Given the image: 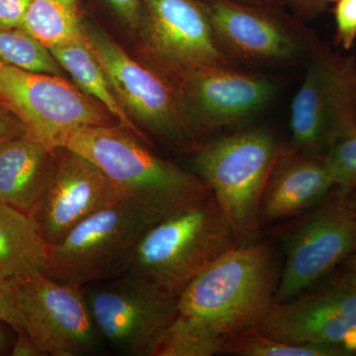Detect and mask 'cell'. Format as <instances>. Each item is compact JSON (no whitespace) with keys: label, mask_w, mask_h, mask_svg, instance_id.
I'll return each instance as SVG.
<instances>
[{"label":"cell","mask_w":356,"mask_h":356,"mask_svg":"<svg viewBox=\"0 0 356 356\" xmlns=\"http://www.w3.org/2000/svg\"><path fill=\"white\" fill-rule=\"evenodd\" d=\"M280 275L267 243L228 252L185 288L177 317L151 356L222 355L227 344L261 324L274 303Z\"/></svg>","instance_id":"1"},{"label":"cell","mask_w":356,"mask_h":356,"mask_svg":"<svg viewBox=\"0 0 356 356\" xmlns=\"http://www.w3.org/2000/svg\"><path fill=\"white\" fill-rule=\"evenodd\" d=\"M238 247L228 218L211 193L147 229L125 273L179 297L192 281Z\"/></svg>","instance_id":"2"},{"label":"cell","mask_w":356,"mask_h":356,"mask_svg":"<svg viewBox=\"0 0 356 356\" xmlns=\"http://www.w3.org/2000/svg\"><path fill=\"white\" fill-rule=\"evenodd\" d=\"M135 134L111 125L77 128L58 147L97 166L119 188L166 217L211 194L196 173L152 153Z\"/></svg>","instance_id":"3"},{"label":"cell","mask_w":356,"mask_h":356,"mask_svg":"<svg viewBox=\"0 0 356 356\" xmlns=\"http://www.w3.org/2000/svg\"><path fill=\"white\" fill-rule=\"evenodd\" d=\"M135 197H126L79 222L60 242L47 243L44 275L81 289L125 273L136 245L163 219Z\"/></svg>","instance_id":"4"},{"label":"cell","mask_w":356,"mask_h":356,"mask_svg":"<svg viewBox=\"0 0 356 356\" xmlns=\"http://www.w3.org/2000/svg\"><path fill=\"white\" fill-rule=\"evenodd\" d=\"M281 151L273 134L257 128L211 140L194 156V173L221 206L240 247L254 243L261 229L262 196Z\"/></svg>","instance_id":"5"},{"label":"cell","mask_w":356,"mask_h":356,"mask_svg":"<svg viewBox=\"0 0 356 356\" xmlns=\"http://www.w3.org/2000/svg\"><path fill=\"white\" fill-rule=\"evenodd\" d=\"M292 149L325 156L356 132V58L318 43L290 115Z\"/></svg>","instance_id":"6"},{"label":"cell","mask_w":356,"mask_h":356,"mask_svg":"<svg viewBox=\"0 0 356 356\" xmlns=\"http://www.w3.org/2000/svg\"><path fill=\"white\" fill-rule=\"evenodd\" d=\"M0 100L22 121L29 137L50 149L77 128L110 125L107 110L62 77L1 63Z\"/></svg>","instance_id":"7"},{"label":"cell","mask_w":356,"mask_h":356,"mask_svg":"<svg viewBox=\"0 0 356 356\" xmlns=\"http://www.w3.org/2000/svg\"><path fill=\"white\" fill-rule=\"evenodd\" d=\"M355 254L356 218L346 205L343 192L334 187L288 238L274 303L309 291Z\"/></svg>","instance_id":"8"},{"label":"cell","mask_w":356,"mask_h":356,"mask_svg":"<svg viewBox=\"0 0 356 356\" xmlns=\"http://www.w3.org/2000/svg\"><path fill=\"white\" fill-rule=\"evenodd\" d=\"M86 37L124 108L151 132L181 139L195 132L184 95L175 79L140 64L120 44L91 28Z\"/></svg>","instance_id":"9"},{"label":"cell","mask_w":356,"mask_h":356,"mask_svg":"<svg viewBox=\"0 0 356 356\" xmlns=\"http://www.w3.org/2000/svg\"><path fill=\"white\" fill-rule=\"evenodd\" d=\"M178 298L129 273L86 296L102 337L129 355L149 356L177 317Z\"/></svg>","instance_id":"10"},{"label":"cell","mask_w":356,"mask_h":356,"mask_svg":"<svg viewBox=\"0 0 356 356\" xmlns=\"http://www.w3.org/2000/svg\"><path fill=\"white\" fill-rule=\"evenodd\" d=\"M257 329L281 341L356 356V282L332 274L318 289L273 303Z\"/></svg>","instance_id":"11"},{"label":"cell","mask_w":356,"mask_h":356,"mask_svg":"<svg viewBox=\"0 0 356 356\" xmlns=\"http://www.w3.org/2000/svg\"><path fill=\"white\" fill-rule=\"evenodd\" d=\"M25 321L26 331L44 355L77 356L93 353L102 337L79 288L40 273L8 280Z\"/></svg>","instance_id":"12"},{"label":"cell","mask_w":356,"mask_h":356,"mask_svg":"<svg viewBox=\"0 0 356 356\" xmlns=\"http://www.w3.org/2000/svg\"><path fill=\"white\" fill-rule=\"evenodd\" d=\"M218 41L234 62L293 64L318 42L266 6L235 0L201 1Z\"/></svg>","instance_id":"13"},{"label":"cell","mask_w":356,"mask_h":356,"mask_svg":"<svg viewBox=\"0 0 356 356\" xmlns=\"http://www.w3.org/2000/svg\"><path fill=\"white\" fill-rule=\"evenodd\" d=\"M184 95L196 131L240 123L268 106L278 86L270 77L226 65L165 70Z\"/></svg>","instance_id":"14"},{"label":"cell","mask_w":356,"mask_h":356,"mask_svg":"<svg viewBox=\"0 0 356 356\" xmlns=\"http://www.w3.org/2000/svg\"><path fill=\"white\" fill-rule=\"evenodd\" d=\"M129 197L100 168L65 147H56L53 170L35 221L47 243L60 242L79 222Z\"/></svg>","instance_id":"15"},{"label":"cell","mask_w":356,"mask_h":356,"mask_svg":"<svg viewBox=\"0 0 356 356\" xmlns=\"http://www.w3.org/2000/svg\"><path fill=\"white\" fill-rule=\"evenodd\" d=\"M147 46L165 70L197 65L236 67L218 41L197 0H144Z\"/></svg>","instance_id":"16"},{"label":"cell","mask_w":356,"mask_h":356,"mask_svg":"<svg viewBox=\"0 0 356 356\" xmlns=\"http://www.w3.org/2000/svg\"><path fill=\"white\" fill-rule=\"evenodd\" d=\"M334 189L325 156L282 149L262 196L261 226L313 209Z\"/></svg>","instance_id":"17"},{"label":"cell","mask_w":356,"mask_h":356,"mask_svg":"<svg viewBox=\"0 0 356 356\" xmlns=\"http://www.w3.org/2000/svg\"><path fill=\"white\" fill-rule=\"evenodd\" d=\"M55 149L28 135L0 144V202L34 218L53 170Z\"/></svg>","instance_id":"18"},{"label":"cell","mask_w":356,"mask_h":356,"mask_svg":"<svg viewBox=\"0 0 356 356\" xmlns=\"http://www.w3.org/2000/svg\"><path fill=\"white\" fill-rule=\"evenodd\" d=\"M46 250L34 218L0 202V275L21 280L43 273Z\"/></svg>","instance_id":"19"},{"label":"cell","mask_w":356,"mask_h":356,"mask_svg":"<svg viewBox=\"0 0 356 356\" xmlns=\"http://www.w3.org/2000/svg\"><path fill=\"white\" fill-rule=\"evenodd\" d=\"M54 57L69 72L83 92L100 103L122 127L145 139L144 133L131 118L123 105L115 95L108 77L96 58L88 37H83L58 44L50 49Z\"/></svg>","instance_id":"20"},{"label":"cell","mask_w":356,"mask_h":356,"mask_svg":"<svg viewBox=\"0 0 356 356\" xmlns=\"http://www.w3.org/2000/svg\"><path fill=\"white\" fill-rule=\"evenodd\" d=\"M20 28L49 50L86 36L76 0H33Z\"/></svg>","instance_id":"21"},{"label":"cell","mask_w":356,"mask_h":356,"mask_svg":"<svg viewBox=\"0 0 356 356\" xmlns=\"http://www.w3.org/2000/svg\"><path fill=\"white\" fill-rule=\"evenodd\" d=\"M0 63L51 76H60L64 70L46 46L21 28L0 27Z\"/></svg>","instance_id":"22"},{"label":"cell","mask_w":356,"mask_h":356,"mask_svg":"<svg viewBox=\"0 0 356 356\" xmlns=\"http://www.w3.org/2000/svg\"><path fill=\"white\" fill-rule=\"evenodd\" d=\"M238 356H343L327 346L300 344L267 336L257 327L243 332L227 344L222 355Z\"/></svg>","instance_id":"23"},{"label":"cell","mask_w":356,"mask_h":356,"mask_svg":"<svg viewBox=\"0 0 356 356\" xmlns=\"http://www.w3.org/2000/svg\"><path fill=\"white\" fill-rule=\"evenodd\" d=\"M325 159L334 187L341 191L356 188V132L337 140Z\"/></svg>","instance_id":"24"},{"label":"cell","mask_w":356,"mask_h":356,"mask_svg":"<svg viewBox=\"0 0 356 356\" xmlns=\"http://www.w3.org/2000/svg\"><path fill=\"white\" fill-rule=\"evenodd\" d=\"M337 42L350 50L356 41V0H334Z\"/></svg>","instance_id":"25"},{"label":"cell","mask_w":356,"mask_h":356,"mask_svg":"<svg viewBox=\"0 0 356 356\" xmlns=\"http://www.w3.org/2000/svg\"><path fill=\"white\" fill-rule=\"evenodd\" d=\"M0 322L8 325L16 334H27L15 294L8 280L0 275Z\"/></svg>","instance_id":"26"},{"label":"cell","mask_w":356,"mask_h":356,"mask_svg":"<svg viewBox=\"0 0 356 356\" xmlns=\"http://www.w3.org/2000/svg\"><path fill=\"white\" fill-rule=\"evenodd\" d=\"M33 0H0V27L20 28Z\"/></svg>","instance_id":"27"},{"label":"cell","mask_w":356,"mask_h":356,"mask_svg":"<svg viewBox=\"0 0 356 356\" xmlns=\"http://www.w3.org/2000/svg\"><path fill=\"white\" fill-rule=\"evenodd\" d=\"M24 135H27L24 124L0 100V144Z\"/></svg>","instance_id":"28"},{"label":"cell","mask_w":356,"mask_h":356,"mask_svg":"<svg viewBox=\"0 0 356 356\" xmlns=\"http://www.w3.org/2000/svg\"><path fill=\"white\" fill-rule=\"evenodd\" d=\"M115 10L128 24L137 27L142 18L140 0H108Z\"/></svg>","instance_id":"29"},{"label":"cell","mask_w":356,"mask_h":356,"mask_svg":"<svg viewBox=\"0 0 356 356\" xmlns=\"http://www.w3.org/2000/svg\"><path fill=\"white\" fill-rule=\"evenodd\" d=\"M13 356H41L43 351L35 343L34 339L28 334H16L15 343L13 344Z\"/></svg>","instance_id":"30"},{"label":"cell","mask_w":356,"mask_h":356,"mask_svg":"<svg viewBox=\"0 0 356 356\" xmlns=\"http://www.w3.org/2000/svg\"><path fill=\"white\" fill-rule=\"evenodd\" d=\"M300 14L306 18L320 15L327 8L331 0H290Z\"/></svg>","instance_id":"31"},{"label":"cell","mask_w":356,"mask_h":356,"mask_svg":"<svg viewBox=\"0 0 356 356\" xmlns=\"http://www.w3.org/2000/svg\"><path fill=\"white\" fill-rule=\"evenodd\" d=\"M334 274L343 280L356 282V254L344 262Z\"/></svg>","instance_id":"32"},{"label":"cell","mask_w":356,"mask_h":356,"mask_svg":"<svg viewBox=\"0 0 356 356\" xmlns=\"http://www.w3.org/2000/svg\"><path fill=\"white\" fill-rule=\"evenodd\" d=\"M344 195V200H346V205L348 209L353 213V216L356 218V188L351 189L350 191H343Z\"/></svg>","instance_id":"33"},{"label":"cell","mask_w":356,"mask_h":356,"mask_svg":"<svg viewBox=\"0 0 356 356\" xmlns=\"http://www.w3.org/2000/svg\"><path fill=\"white\" fill-rule=\"evenodd\" d=\"M235 1L243 2V3L257 4V6H266L268 0H235Z\"/></svg>","instance_id":"34"},{"label":"cell","mask_w":356,"mask_h":356,"mask_svg":"<svg viewBox=\"0 0 356 356\" xmlns=\"http://www.w3.org/2000/svg\"><path fill=\"white\" fill-rule=\"evenodd\" d=\"M6 344L7 339L6 334H4V332L0 329V353H2V351L6 350Z\"/></svg>","instance_id":"35"},{"label":"cell","mask_w":356,"mask_h":356,"mask_svg":"<svg viewBox=\"0 0 356 356\" xmlns=\"http://www.w3.org/2000/svg\"><path fill=\"white\" fill-rule=\"evenodd\" d=\"M334 0H331V2H334Z\"/></svg>","instance_id":"36"}]
</instances>
